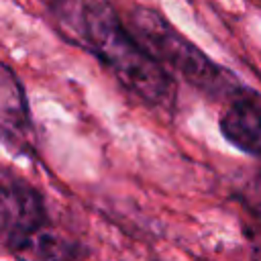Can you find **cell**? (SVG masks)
I'll list each match as a JSON object with an SVG mask.
<instances>
[{"instance_id": "obj_1", "label": "cell", "mask_w": 261, "mask_h": 261, "mask_svg": "<svg viewBox=\"0 0 261 261\" xmlns=\"http://www.w3.org/2000/svg\"><path fill=\"white\" fill-rule=\"evenodd\" d=\"M61 35L94 53L133 94L151 106L167 108L175 100L171 73L137 41L118 16L98 0H39Z\"/></svg>"}, {"instance_id": "obj_2", "label": "cell", "mask_w": 261, "mask_h": 261, "mask_svg": "<svg viewBox=\"0 0 261 261\" xmlns=\"http://www.w3.org/2000/svg\"><path fill=\"white\" fill-rule=\"evenodd\" d=\"M128 31L169 73H179L198 90L228 100L245 92L230 71L212 61L157 10L137 6L128 14Z\"/></svg>"}, {"instance_id": "obj_3", "label": "cell", "mask_w": 261, "mask_h": 261, "mask_svg": "<svg viewBox=\"0 0 261 261\" xmlns=\"http://www.w3.org/2000/svg\"><path fill=\"white\" fill-rule=\"evenodd\" d=\"M0 245L14 255L41 259L75 257V245L51 230L45 200L22 179L0 181Z\"/></svg>"}, {"instance_id": "obj_4", "label": "cell", "mask_w": 261, "mask_h": 261, "mask_svg": "<svg viewBox=\"0 0 261 261\" xmlns=\"http://www.w3.org/2000/svg\"><path fill=\"white\" fill-rule=\"evenodd\" d=\"M33 122L24 88L16 73L0 61V139L22 151L31 147Z\"/></svg>"}, {"instance_id": "obj_5", "label": "cell", "mask_w": 261, "mask_h": 261, "mask_svg": "<svg viewBox=\"0 0 261 261\" xmlns=\"http://www.w3.org/2000/svg\"><path fill=\"white\" fill-rule=\"evenodd\" d=\"M224 139L239 151L261 157V104L257 98H245V92L230 98L228 108L220 116Z\"/></svg>"}, {"instance_id": "obj_6", "label": "cell", "mask_w": 261, "mask_h": 261, "mask_svg": "<svg viewBox=\"0 0 261 261\" xmlns=\"http://www.w3.org/2000/svg\"><path fill=\"white\" fill-rule=\"evenodd\" d=\"M253 214H255V218H257V224H259V228H261V196L257 198V202H255V206H253Z\"/></svg>"}]
</instances>
